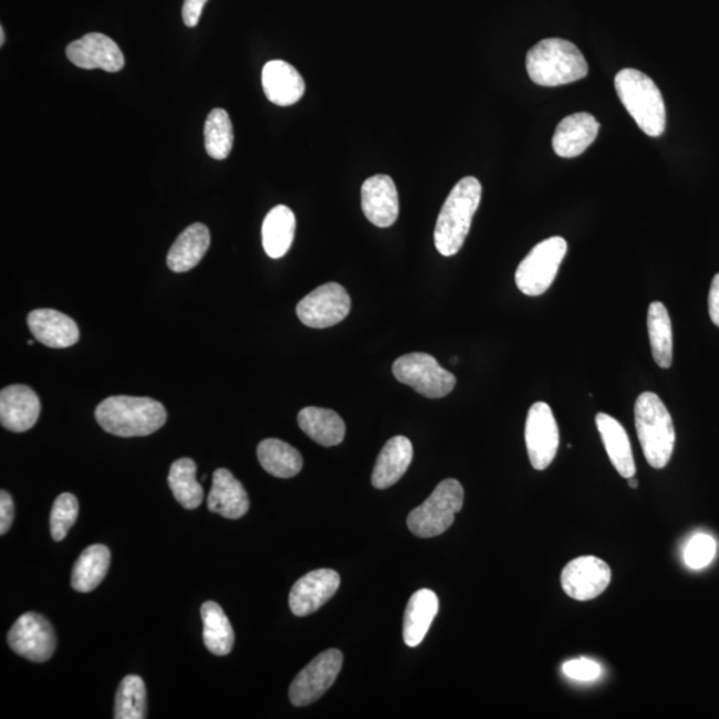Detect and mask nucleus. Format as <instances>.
Returning <instances> with one entry per match:
<instances>
[{
  "mask_svg": "<svg viewBox=\"0 0 719 719\" xmlns=\"http://www.w3.org/2000/svg\"><path fill=\"white\" fill-rule=\"evenodd\" d=\"M97 424L117 437H144L155 434L167 421L161 403L149 397L114 396L97 405Z\"/></svg>",
  "mask_w": 719,
  "mask_h": 719,
  "instance_id": "f257e3e1",
  "label": "nucleus"
},
{
  "mask_svg": "<svg viewBox=\"0 0 719 719\" xmlns=\"http://www.w3.org/2000/svg\"><path fill=\"white\" fill-rule=\"evenodd\" d=\"M527 71L539 86L558 87L583 80L590 65L577 45L564 39L549 38L528 51Z\"/></svg>",
  "mask_w": 719,
  "mask_h": 719,
  "instance_id": "f03ea898",
  "label": "nucleus"
},
{
  "mask_svg": "<svg viewBox=\"0 0 719 719\" xmlns=\"http://www.w3.org/2000/svg\"><path fill=\"white\" fill-rule=\"evenodd\" d=\"M481 195V183L473 176L461 179L450 191L435 228V244L442 257H454L466 243Z\"/></svg>",
  "mask_w": 719,
  "mask_h": 719,
  "instance_id": "7ed1b4c3",
  "label": "nucleus"
},
{
  "mask_svg": "<svg viewBox=\"0 0 719 719\" xmlns=\"http://www.w3.org/2000/svg\"><path fill=\"white\" fill-rule=\"evenodd\" d=\"M634 420L647 463L655 469L668 466L676 446V430L668 408L653 392L640 394L634 407Z\"/></svg>",
  "mask_w": 719,
  "mask_h": 719,
  "instance_id": "20e7f679",
  "label": "nucleus"
},
{
  "mask_svg": "<svg viewBox=\"0 0 719 719\" xmlns=\"http://www.w3.org/2000/svg\"><path fill=\"white\" fill-rule=\"evenodd\" d=\"M617 95L637 126L646 135L661 136L666 128V108L657 84L634 69H624L614 80Z\"/></svg>",
  "mask_w": 719,
  "mask_h": 719,
  "instance_id": "39448f33",
  "label": "nucleus"
},
{
  "mask_svg": "<svg viewBox=\"0 0 719 719\" xmlns=\"http://www.w3.org/2000/svg\"><path fill=\"white\" fill-rule=\"evenodd\" d=\"M463 506V488L455 479L444 480L423 506L408 515V528L421 539L436 538L452 527Z\"/></svg>",
  "mask_w": 719,
  "mask_h": 719,
  "instance_id": "423d86ee",
  "label": "nucleus"
},
{
  "mask_svg": "<svg viewBox=\"0 0 719 719\" xmlns=\"http://www.w3.org/2000/svg\"><path fill=\"white\" fill-rule=\"evenodd\" d=\"M566 252L567 243L564 238L554 237L541 241L515 271V284L519 290L527 296H540L545 293L558 277Z\"/></svg>",
  "mask_w": 719,
  "mask_h": 719,
  "instance_id": "0eeeda50",
  "label": "nucleus"
},
{
  "mask_svg": "<svg viewBox=\"0 0 719 719\" xmlns=\"http://www.w3.org/2000/svg\"><path fill=\"white\" fill-rule=\"evenodd\" d=\"M398 382L428 398L446 397L456 387V377L444 369L434 356L416 352L398 357L392 367Z\"/></svg>",
  "mask_w": 719,
  "mask_h": 719,
  "instance_id": "6e6552de",
  "label": "nucleus"
},
{
  "mask_svg": "<svg viewBox=\"0 0 719 719\" xmlns=\"http://www.w3.org/2000/svg\"><path fill=\"white\" fill-rule=\"evenodd\" d=\"M351 298L337 283L320 285L298 304L300 322L310 329L323 330L342 323L350 315Z\"/></svg>",
  "mask_w": 719,
  "mask_h": 719,
  "instance_id": "1a4fd4ad",
  "label": "nucleus"
},
{
  "mask_svg": "<svg viewBox=\"0 0 719 719\" xmlns=\"http://www.w3.org/2000/svg\"><path fill=\"white\" fill-rule=\"evenodd\" d=\"M342 668V652H323L293 679L290 688L291 702L298 708L316 702L335 684Z\"/></svg>",
  "mask_w": 719,
  "mask_h": 719,
  "instance_id": "9d476101",
  "label": "nucleus"
},
{
  "mask_svg": "<svg viewBox=\"0 0 719 719\" xmlns=\"http://www.w3.org/2000/svg\"><path fill=\"white\" fill-rule=\"evenodd\" d=\"M525 442L532 467L545 470L560 447V430L552 408L546 403H535L528 411L525 424Z\"/></svg>",
  "mask_w": 719,
  "mask_h": 719,
  "instance_id": "9b49d317",
  "label": "nucleus"
},
{
  "mask_svg": "<svg viewBox=\"0 0 719 719\" xmlns=\"http://www.w3.org/2000/svg\"><path fill=\"white\" fill-rule=\"evenodd\" d=\"M9 645L17 655L32 663H45L54 656L56 636L48 618L38 613H25L12 625Z\"/></svg>",
  "mask_w": 719,
  "mask_h": 719,
  "instance_id": "f8f14e48",
  "label": "nucleus"
},
{
  "mask_svg": "<svg viewBox=\"0 0 719 719\" xmlns=\"http://www.w3.org/2000/svg\"><path fill=\"white\" fill-rule=\"evenodd\" d=\"M611 581L609 565L594 555H584L569 562L561 573L562 590L577 601L597 598L607 590Z\"/></svg>",
  "mask_w": 719,
  "mask_h": 719,
  "instance_id": "ddd939ff",
  "label": "nucleus"
},
{
  "mask_svg": "<svg viewBox=\"0 0 719 719\" xmlns=\"http://www.w3.org/2000/svg\"><path fill=\"white\" fill-rule=\"evenodd\" d=\"M65 54L71 63L83 70L100 69L107 72H119L126 64L119 45L100 32H91V34L70 43Z\"/></svg>",
  "mask_w": 719,
  "mask_h": 719,
  "instance_id": "4468645a",
  "label": "nucleus"
},
{
  "mask_svg": "<svg viewBox=\"0 0 719 719\" xmlns=\"http://www.w3.org/2000/svg\"><path fill=\"white\" fill-rule=\"evenodd\" d=\"M340 586V575L331 569H319L293 585L290 594V607L298 617L310 616L335 596Z\"/></svg>",
  "mask_w": 719,
  "mask_h": 719,
  "instance_id": "2eb2a0df",
  "label": "nucleus"
},
{
  "mask_svg": "<svg viewBox=\"0 0 719 719\" xmlns=\"http://www.w3.org/2000/svg\"><path fill=\"white\" fill-rule=\"evenodd\" d=\"M362 207L365 218L372 225L388 228L396 223L400 202L394 179L388 175H376L364 181Z\"/></svg>",
  "mask_w": 719,
  "mask_h": 719,
  "instance_id": "dca6fc26",
  "label": "nucleus"
},
{
  "mask_svg": "<svg viewBox=\"0 0 719 719\" xmlns=\"http://www.w3.org/2000/svg\"><path fill=\"white\" fill-rule=\"evenodd\" d=\"M41 402L28 385H10L0 392V423L2 427L22 434L38 421Z\"/></svg>",
  "mask_w": 719,
  "mask_h": 719,
  "instance_id": "f3484780",
  "label": "nucleus"
},
{
  "mask_svg": "<svg viewBox=\"0 0 719 719\" xmlns=\"http://www.w3.org/2000/svg\"><path fill=\"white\" fill-rule=\"evenodd\" d=\"M600 131V123L590 113H577L562 119L555 128L553 149L560 158H577L590 148Z\"/></svg>",
  "mask_w": 719,
  "mask_h": 719,
  "instance_id": "a211bd4d",
  "label": "nucleus"
},
{
  "mask_svg": "<svg viewBox=\"0 0 719 719\" xmlns=\"http://www.w3.org/2000/svg\"><path fill=\"white\" fill-rule=\"evenodd\" d=\"M28 324L38 342L50 348H69L80 342L77 324L62 312L50 309L32 311Z\"/></svg>",
  "mask_w": 719,
  "mask_h": 719,
  "instance_id": "6ab92c4d",
  "label": "nucleus"
},
{
  "mask_svg": "<svg viewBox=\"0 0 719 719\" xmlns=\"http://www.w3.org/2000/svg\"><path fill=\"white\" fill-rule=\"evenodd\" d=\"M261 83L268 101L277 106L288 107L302 100L305 82L292 64L284 61H271L261 72Z\"/></svg>",
  "mask_w": 719,
  "mask_h": 719,
  "instance_id": "aec40b11",
  "label": "nucleus"
},
{
  "mask_svg": "<svg viewBox=\"0 0 719 719\" xmlns=\"http://www.w3.org/2000/svg\"><path fill=\"white\" fill-rule=\"evenodd\" d=\"M208 509L230 520L241 519L250 511V499L246 489L230 470H215L211 492L208 494Z\"/></svg>",
  "mask_w": 719,
  "mask_h": 719,
  "instance_id": "412c9836",
  "label": "nucleus"
},
{
  "mask_svg": "<svg viewBox=\"0 0 719 719\" xmlns=\"http://www.w3.org/2000/svg\"><path fill=\"white\" fill-rule=\"evenodd\" d=\"M414 460V446L408 437L395 436L385 444L377 457L372 486L376 489H387L402 479Z\"/></svg>",
  "mask_w": 719,
  "mask_h": 719,
  "instance_id": "4be33fe9",
  "label": "nucleus"
},
{
  "mask_svg": "<svg viewBox=\"0 0 719 719\" xmlns=\"http://www.w3.org/2000/svg\"><path fill=\"white\" fill-rule=\"evenodd\" d=\"M596 424L613 467L626 480L636 476V462H634L629 436L623 425L606 414H598Z\"/></svg>",
  "mask_w": 719,
  "mask_h": 719,
  "instance_id": "5701e85b",
  "label": "nucleus"
},
{
  "mask_svg": "<svg viewBox=\"0 0 719 719\" xmlns=\"http://www.w3.org/2000/svg\"><path fill=\"white\" fill-rule=\"evenodd\" d=\"M211 246V235L205 225L195 223L186 228L180 237L175 240L168 252L167 264L169 270L183 273L194 270Z\"/></svg>",
  "mask_w": 719,
  "mask_h": 719,
  "instance_id": "b1692460",
  "label": "nucleus"
},
{
  "mask_svg": "<svg viewBox=\"0 0 719 719\" xmlns=\"http://www.w3.org/2000/svg\"><path fill=\"white\" fill-rule=\"evenodd\" d=\"M439 613V597L434 591L421 590L409 598L404 613V643L416 647L423 643L431 623Z\"/></svg>",
  "mask_w": 719,
  "mask_h": 719,
  "instance_id": "393cba45",
  "label": "nucleus"
},
{
  "mask_svg": "<svg viewBox=\"0 0 719 719\" xmlns=\"http://www.w3.org/2000/svg\"><path fill=\"white\" fill-rule=\"evenodd\" d=\"M296 218L291 208L277 206L265 216L261 227V238L268 257L280 259L286 252L295 239Z\"/></svg>",
  "mask_w": 719,
  "mask_h": 719,
  "instance_id": "a878e982",
  "label": "nucleus"
},
{
  "mask_svg": "<svg viewBox=\"0 0 719 719\" xmlns=\"http://www.w3.org/2000/svg\"><path fill=\"white\" fill-rule=\"evenodd\" d=\"M299 427L320 446L336 447L345 437V424L336 411L309 407L300 410Z\"/></svg>",
  "mask_w": 719,
  "mask_h": 719,
  "instance_id": "bb28decb",
  "label": "nucleus"
},
{
  "mask_svg": "<svg viewBox=\"0 0 719 719\" xmlns=\"http://www.w3.org/2000/svg\"><path fill=\"white\" fill-rule=\"evenodd\" d=\"M111 564L107 546L96 544L84 551L75 562L71 574V585L76 592L90 593L102 584Z\"/></svg>",
  "mask_w": 719,
  "mask_h": 719,
  "instance_id": "cd10ccee",
  "label": "nucleus"
},
{
  "mask_svg": "<svg viewBox=\"0 0 719 719\" xmlns=\"http://www.w3.org/2000/svg\"><path fill=\"white\" fill-rule=\"evenodd\" d=\"M258 459L265 472L278 479H291L303 469V457L296 448L278 439H267L258 447Z\"/></svg>",
  "mask_w": 719,
  "mask_h": 719,
  "instance_id": "c85d7f7f",
  "label": "nucleus"
},
{
  "mask_svg": "<svg viewBox=\"0 0 719 719\" xmlns=\"http://www.w3.org/2000/svg\"><path fill=\"white\" fill-rule=\"evenodd\" d=\"M200 613L205 625L202 638L207 649L215 656L230 655L235 644V633L225 611L219 604L208 601L202 604Z\"/></svg>",
  "mask_w": 719,
  "mask_h": 719,
  "instance_id": "c756f323",
  "label": "nucleus"
},
{
  "mask_svg": "<svg viewBox=\"0 0 719 719\" xmlns=\"http://www.w3.org/2000/svg\"><path fill=\"white\" fill-rule=\"evenodd\" d=\"M652 355L659 368L669 369L673 364V331L668 310L663 303L653 302L647 311Z\"/></svg>",
  "mask_w": 719,
  "mask_h": 719,
  "instance_id": "7c9ffc66",
  "label": "nucleus"
},
{
  "mask_svg": "<svg viewBox=\"0 0 719 719\" xmlns=\"http://www.w3.org/2000/svg\"><path fill=\"white\" fill-rule=\"evenodd\" d=\"M196 470L198 467L195 461L185 457V459L175 461L168 473V486L171 488L176 501L188 511L200 507L205 499V490L196 479Z\"/></svg>",
  "mask_w": 719,
  "mask_h": 719,
  "instance_id": "2f4dec72",
  "label": "nucleus"
},
{
  "mask_svg": "<svg viewBox=\"0 0 719 719\" xmlns=\"http://www.w3.org/2000/svg\"><path fill=\"white\" fill-rule=\"evenodd\" d=\"M206 152L212 159L225 160L233 147V128L230 115L223 108L209 113L205 127Z\"/></svg>",
  "mask_w": 719,
  "mask_h": 719,
  "instance_id": "473e14b6",
  "label": "nucleus"
},
{
  "mask_svg": "<svg viewBox=\"0 0 719 719\" xmlns=\"http://www.w3.org/2000/svg\"><path fill=\"white\" fill-rule=\"evenodd\" d=\"M116 719H144L147 717L146 685L140 677L127 676L123 678L116 691L115 715Z\"/></svg>",
  "mask_w": 719,
  "mask_h": 719,
  "instance_id": "72a5a7b5",
  "label": "nucleus"
},
{
  "mask_svg": "<svg viewBox=\"0 0 719 719\" xmlns=\"http://www.w3.org/2000/svg\"><path fill=\"white\" fill-rule=\"evenodd\" d=\"M80 514V502L74 494L63 493L58 497L52 507L50 528L54 541H63L70 529L74 527Z\"/></svg>",
  "mask_w": 719,
  "mask_h": 719,
  "instance_id": "f704fd0d",
  "label": "nucleus"
},
{
  "mask_svg": "<svg viewBox=\"0 0 719 719\" xmlns=\"http://www.w3.org/2000/svg\"><path fill=\"white\" fill-rule=\"evenodd\" d=\"M716 552V540L709 534L698 533L686 545L684 559L686 565L698 571L715 560Z\"/></svg>",
  "mask_w": 719,
  "mask_h": 719,
  "instance_id": "c9c22d12",
  "label": "nucleus"
},
{
  "mask_svg": "<svg viewBox=\"0 0 719 719\" xmlns=\"http://www.w3.org/2000/svg\"><path fill=\"white\" fill-rule=\"evenodd\" d=\"M562 671L575 681L590 682L601 676V666L590 658L571 659L562 666Z\"/></svg>",
  "mask_w": 719,
  "mask_h": 719,
  "instance_id": "e433bc0d",
  "label": "nucleus"
},
{
  "mask_svg": "<svg viewBox=\"0 0 719 719\" xmlns=\"http://www.w3.org/2000/svg\"><path fill=\"white\" fill-rule=\"evenodd\" d=\"M15 508L12 497L6 490L0 492V534H6L10 531L12 521H14Z\"/></svg>",
  "mask_w": 719,
  "mask_h": 719,
  "instance_id": "4c0bfd02",
  "label": "nucleus"
},
{
  "mask_svg": "<svg viewBox=\"0 0 719 719\" xmlns=\"http://www.w3.org/2000/svg\"><path fill=\"white\" fill-rule=\"evenodd\" d=\"M208 0H185L183 4V22L187 28H196L200 22L202 10Z\"/></svg>",
  "mask_w": 719,
  "mask_h": 719,
  "instance_id": "58836bf2",
  "label": "nucleus"
},
{
  "mask_svg": "<svg viewBox=\"0 0 719 719\" xmlns=\"http://www.w3.org/2000/svg\"><path fill=\"white\" fill-rule=\"evenodd\" d=\"M709 313L711 322L719 326V273L711 281L709 292Z\"/></svg>",
  "mask_w": 719,
  "mask_h": 719,
  "instance_id": "ea45409f",
  "label": "nucleus"
},
{
  "mask_svg": "<svg viewBox=\"0 0 719 719\" xmlns=\"http://www.w3.org/2000/svg\"><path fill=\"white\" fill-rule=\"evenodd\" d=\"M627 482H629L631 488H633V489L638 488V481L636 479H634V476L631 477V479H627Z\"/></svg>",
  "mask_w": 719,
  "mask_h": 719,
  "instance_id": "a19ab883",
  "label": "nucleus"
},
{
  "mask_svg": "<svg viewBox=\"0 0 719 719\" xmlns=\"http://www.w3.org/2000/svg\"><path fill=\"white\" fill-rule=\"evenodd\" d=\"M6 42L4 29L3 25L0 28V45H3Z\"/></svg>",
  "mask_w": 719,
  "mask_h": 719,
  "instance_id": "79ce46f5",
  "label": "nucleus"
},
{
  "mask_svg": "<svg viewBox=\"0 0 719 719\" xmlns=\"http://www.w3.org/2000/svg\"><path fill=\"white\" fill-rule=\"evenodd\" d=\"M34 344V340H29V345Z\"/></svg>",
  "mask_w": 719,
  "mask_h": 719,
  "instance_id": "37998d69",
  "label": "nucleus"
}]
</instances>
